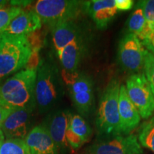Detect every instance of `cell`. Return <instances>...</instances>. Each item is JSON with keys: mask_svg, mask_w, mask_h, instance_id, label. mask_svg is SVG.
<instances>
[{"mask_svg": "<svg viewBox=\"0 0 154 154\" xmlns=\"http://www.w3.org/2000/svg\"><path fill=\"white\" fill-rule=\"evenodd\" d=\"M146 51L137 36L126 34L120 40L118 47V61L121 68L131 74L141 73Z\"/></svg>", "mask_w": 154, "mask_h": 154, "instance_id": "ba28073f", "label": "cell"}, {"mask_svg": "<svg viewBox=\"0 0 154 154\" xmlns=\"http://www.w3.org/2000/svg\"><path fill=\"white\" fill-rule=\"evenodd\" d=\"M151 53H152V54H154V49H153V51H151Z\"/></svg>", "mask_w": 154, "mask_h": 154, "instance_id": "83f0119b", "label": "cell"}, {"mask_svg": "<svg viewBox=\"0 0 154 154\" xmlns=\"http://www.w3.org/2000/svg\"><path fill=\"white\" fill-rule=\"evenodd\" d=\"M62 96V85L57 69L48 61H42L37 68L34 88L36 106L40 113L54 106Z\"/></svg>", "mask_w": 154, "mask_h": 154, "instance_id": "277c9868", "label": "cell"}, {"mask_svg": "<svg viewBox=\"0 0 154 154\" xmlns=\"http://www.w3.org/2000/svg\"><path fill=\"white\" fill-rule=\"evenodd\" d=\"M63 82L66 84L74 107L81 116H88L95 108L94 82L85 73L73 74H61Z\"/></svg>", "mask_w": 154, "mask_h": 154, "instance_id": "8992f818", "label": "cell"}, {"mask_svg": "<svg viewBox=\"0 0 154 154\" xmlns=\"http://www.w3.org/2000/svg\"><path fill=\"white\" fill-rule=\"evenodd\" d=\"M126 88L140 117L149 119L154 112V94L144 73L130 75L126 79Z\"/></svg>", "mask_w": 154, "mask_h": 154, "instance_id": "52a82bcc", "label": "cell"}, {"mask_svg": "<svg viewBox=\"0 0 154 154\" xmlns=\"http://www.w3.org/2000/svg\"><path fill=\"white\" fill-rule=\"evenodd\" d=\"M51 30L54 46L58 57L68 44L82 37L79 27L74 21L57 23L51 26Z\"/></svg>", "mask_w": 154, "mask_h": 154, "instance_id": "ac0fdd59", "label": "cell"}, {"mask_svg": "<svg viewBox=\"0 0 154 154\" xmlns=\"http://www.w3.org/2000/svg\"><path fill=\"white\" fill-rule=\"evenodd\" d=\"M71 113L68 110H59L48 116L42 124L47 130L59 151H65L69 148L66 140Z\"/></svg>", "mask_w": 154, "mask_h": 154, "instance_id": "8fae6325", "label": "cell"}, {"mask_svg": "<svg viewBox=\"0 0 154 154\" xmlns=\"http://www.w3.org/2000/svg\"><path fill=\"white\" fill-rule=\"evenodd\" d=\"M84 10V2L76 0H38L32 11L42 23L51 27L59 22L74 21Z\"/></svg>", "mask_w": 154, "mask_h": 154, "instance_id": "5b68a950", "label": "cell"}, {"mask_svg": "<svg viewBox=\"0 0 154 154\" xmlns=\"http://www.w3.org/2000/svg\"><path fill=\"white\" fill-rule=\"evenodd\" d=\"M115 3L118 11H128L132 8L134 2L132 0H115Z\"/></svg>", "mask_w": 154, "mask_h": 154, "instance_id": "d4e9b609", "label": "cell"}, {"mask_svg": "<svg viewBox=\"0 0 154 154\" xmlns=\"http://www.w3.org/2000/svg\"><path fill=\"white\" fill-rule=\"evenodd\" d=\"M84 10L91 17L96 27L104 29L117 14L115 0L84 2Z\"/></svg>", "mask_w": 154, "mask_h": 154, "instance_id": "7c38bea8", "label": "cell"}, {"mask_svg": "<svg viewBox=\"0 0 154 154\" xmlns=\"http://www.w3.org/2000/svg\"><path fill=\"white\" fill-rule=\"evenodd\" d=\"M137 138L140 146L154 153V116L141 124Z\"/></svg>", "mask_w": 154, "mask_h": 154, "instance_id": "d6986e66", "label": "cell"}, {"mask_svg": "<svg viewBox=\"0 0 154 154\" xmlns=\"http://www.w3.org/2000/svg\"><path fill=\"white\" fill-rule=\"evenodd\" d=\"M84 51L85 45L82 37L77 38L68 44L58 57L63 68L61 74H73L78 72Z\"/></svg>", "mask_w": 154, "mask_h": 154, "instance_id": "e0dca14e", "label": "cell"}, {"mask_svg": "<svg viewBox=\"0 0 154 154\" xmlns=\"http://www.w3.org/2000/svg\"><path fill=\"white\" fill-rule=\"evenodd\" d=\"M88 154H143L136 135H121L101 140L88 149Z\"/></svg>", "mask_w": 154, "mask_h": 154, "instance_id": "9c48e42d", "label": "cell"}, {"mask_svg": "<svg viewBox=\"0 0 154 154\" xmlns=\"http://www.w3.org/2000/svg\"><path fill=\"white\" fill-rule=\"evenodd\" d=\"M30 154H58L57 146L42 125L34 127L25 138Z\"/></svg>", "mask_w": 154, "mask_h": 154, "instance_id": "5bb4252c", "label": "cell"}, {"mask_svg": "<svg viewBox=\"0 0 154 154\" xmlns=\"http://www.w3.org/2000/svg\"><path fill=\"white\" fill-rule=\"evenodd\" d=\"M35 106L31 105L11 110L0 128L5 139H25L31 131V119Z\"/></svg>", "mask_w": 154, "mask_h": 154, "instance_id": "30bf717a", "label": "cell"}, {"mask_svg": "<svg viewBox=\"0 0 154 154\" xmlns=\"http://www.w3.org/2000/svg\"><path fill=\"white\" fill-rule=\"evenodd\" d=\"M0 154H30L24 140L5 139L0 143Z\"/></svg>", "mask_w": 154, "mask_h": 154, "instance_id": "44dd1931", "label": "cell"}, {"mask_svg": "<svg viewBox=\"0 0 154 154\" xmlns=\"http://www.w3.org/2000/svg\"><path fill=\"white\" fill-rule=\"evenodd\" d=\"M22 10L21 7L14 6L0 8V34L3 33L12 19L18 16Z\"/></svg>", "mask_w": 154, "mask_h": 154, "instance_id": "7402d4cb", "label": "cell"}, {"mask_svg": "<svg viewBox=\"0 0 154 154\" xmlns=\"http://www.w3.org/2000/svg\"><path fill=\"white\" fill-rule=\"evenodd\" d=\"M5 139V136H4V134H3V132L2 131V130H1V128H0V143H2V142Z\"/></svg>", "mask_w": 154, "mask_h": 154, "instance_id": "4316f807", "label": "cell"}, {"mask_svg": "<svg viewBox=\"0 0 154 154\" xmlns=\"http://www.w3.org/2000/svg\"><path fill=\"white\" fill-rule=\"evenodd\" d=\"M121 84L113 79L102 93L100 98L96 116V128L103 136L111 138L122 135L119 113V97Z\"/></svg>", "mask_w": 154, "mask_h": 154, "instance_id": "3957f363", "label": "cell"}, {"mask_svg": "<svg viewBox=\"0 0 154 154\" xmlns=\"http://www.w3.org/2000/svg\"><path fill=\"white\" fill-rule=\"evenodd\" d=\"M42 22L39 17L32 10L24 11L9 23L2 34L10 36H26L42 27Z\"/></svg>", "mask_w": 154, "mask_h": 154, "instance_id": "9a60e30c", "label": "cell"}, {"mask_svg": "<svg viewBox=\"0 0 154 154\" xmlns=\"http://www.w3.org/2000/svg\"><path fill=\"white\" fill-rule=\"evenodd\" d=\"M92 130L82 116L71 113L66 131V140L72 150L79 149L91 136Z\"/></svg>", "mask_w": 154, "mask_h": 154, "instance_id": "2e32d148", "label": "cell"}, {"mask_svg": "<svg viewBox=\"0 0 154 154\" xmlns=\"http://www.w3.org/2000/svg\"><path fill=\"white\" fill-rule=\"evenodd\" d=\"M12 109H7V108L4 107L3 106L0 104V128H1L2 125L4 121L7 119L9 113Z\"/></svg>", "mask_w": 154, "mask_h": 154, "instance_id": "484cf974", "label": "cell"}, {"mask_svg": "<svg viewBox=\"0 0 154 154\" xmlns=\"http://www.w3.org/2000/svg\"><path fill=\"white\" fill-rule=\"evenodd\" d=\"M32 57L26 36L0 34V84L24 69Z\"/></svg>", "mask_w": 154, "mask_h": 154, "instance_id": "7a4b0ae2", "label": "cell"}, {"mask_svg": "<svg viewBox=\"0 0 154 154\" xmlns=\"http://www.w3.org/2000/svg\"><path fill=\"white\" fill-rule=\"evenodd\" d=\"M37 65L25 66L0 84V104L9 109L36 105L34 88Z\"/></svg>", "mask_w": 154, "mask_h": 154, "instance_id": "6da1fadb", "label": "cell"}, {"mask_svg": "<svg viewBox=\"0 0 154 154\" xmlns=\"http://www.w3.org/2000/svg\"><path fill=\"white\" fill-rule=\"evenodd\" d=\"M143 11L146 22L149 27H154V0H143L139 1Z\"/></svg>", "mask_w": 154, "mask_h": 154, "instance_id": "cb8c5ba5", "label": "cell"}, {"mask_svg": "<svg viewBox=\"0 0 154 154\" xmlns=\"http://www.w3.org/2000/svg\"><path fill=\"white\" fill-rule=\"evenodd\" d=\"M146 23L143 9L140 2H138L127 22L126 26L128 33L134 34L137 36L143 29Z\"/></svg>", "mask_w": 154, "mask_h": 154, "instance_id": "ffe728a7", "label": "cell"}, {"mask_svg": "<svg viewBox=\"0 0 154 154\" xmlns=\"http://www.w3.org/2000/svg\"><path fill=\"white\" fill-rule=\"evenodd\" d=\"M143 71L154 94V54L148 50H146L145 53Z\"/></svg>", "mask_w": 154, "mask_h": 154, "instance_id": "603a6c76", "label": "cell"}, {"mask_svg": "<svg viewBox=\"0 0 154 154\" xmlns=\"http://www.w3.org/2000/svg\"><path fill=\"white\" fill-rule=\"evenodd\" d=\"M119 113L122 135H128L137 128L140 116L127 94L126 86L121 85L119 97Z\"/></svg>", "mask_w": 154, "mask_h": 154, "instance_id": "4fadbf2b", "label": "cell"}]
</instances>
